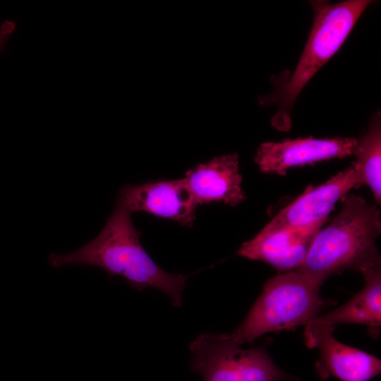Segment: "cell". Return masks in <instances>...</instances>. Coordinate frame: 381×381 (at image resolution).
Here are the masks:
<instances>
[{
  "instance_id": "cell-1",
  "label": "cell",
  "mask_w": 381,
  "mask_h": 381,
  "mask_svg": "<svg viewBox=\"0 0 381 381\" xmlns=\"http://www.w3.org/2000/svg\"><path fill=\"white\" fill-rule=\"evenodd\" d=\"M131 214L117 199L110 217L94 240L71 253L51 254L49 265L55 268L79 265L98 267L111 277L123 278L138 291L159 289L170 298L174 306L181 307L182 291L189 276L168 273L152 260L140 243V234Z\"/></svg>"
},
{
  "instance_id": "cell-2",
  "label": "cell",
  "mask_w": 381,
  "mask_h": 381,
  "mask_svg": "<svg viewBox=\"0 0 381 381\" xmlns=\"http://www.w3.org/2000/svg\"><path fill=\"white\" fill-rule=\"evenodd\" d=\"M338 214L315 235L298 268L325 282L346 270L362 272L380 262L376 239L381 231L380 210L362 197L350 194Z\"/></svg>"
},
{
  "instance_id": "cell-3",
  "label": "cell",
  "mask_w": 381,
  "mask_h": 381,
  "mask_svg": "<svg viewBox=\"0 0 381 381\" xmlns=\"http://www.w3.org/2000/svg\"><path fill=\"white\" fill-rule=\"evenodd\" d=\"M368 0H349L336 4L312 1L314 18L308 41L291 75H279L272 93L260 99L261 104H275L272 124L281 131L291 126L294 104L308 81L341 47L365 8Z\"/></svg>"
},
{
  "instance_id": "cell-4",
  "label": "cell",
  "mask_w": 381,
  "mask_h": 381,
  "mask_svg": "<svg viewBox=\"0 0 381 381\" xmlns=\"http://www.w3.org/2000/svg\"><path fill=\"white\" fill-rule=\"evenodd\" d=\"M323 282L297 269L270 279L243 321L229 336L241 345L268 332L306 325L327 305L320 294Z\"/></svg>"
},
{
  "instance_id": "cell-5",
  "label": "cell",
  "mask_w": 381,
  "mask_h": 381,
  "mask_svg": "<svg viewBox=\"0 0 381 381\" xmlns=\"http://www.w3.org/2000/svg\"><path fill=\"white\" fill-rule=\"evenodd\" d=\"M190 368L202 381H284L280 370L260 347L242 349L229 334L199 335L190 344Z\"/></svg>"
},
{
  "instance_id": "cell-6",
  "label": "cell",
  "mask_w": 381,
  "mask_h": 381,
  "mask_svg": "<svg viewBox=\"0 0 381 381\" xmlns=\"http://www.w3.org/2000/svg\"><path fill=\"white\" fill-rule=\"evenodd\" d=\"M361 186L360 176L353 164L321 185L308 186L262 229L271 231L302 229L325 223L337 202L343 200L350 190Z\"/></svg>"
},
{
  "instance_id": "cell-7",
  "label": "cell",
  "mask_w": 381,
  "mask_h": 381,
  "mask_svg": "<svg viewBox=\"0 0 381 381\" xmlns=\"http://www.w3.org/2000/svg\"><path fill=\"white\" fill-rule=\"evenodd\" d=\"M356 143L353 138L312 137L266 142L258 148L255 162L263 172L284 175L292 167L353 155Z\"/></svg>"
},
{
  "instance_id": "cell-8",
  "label": "cell",
  "mask_w": 381,
  "mask_h": 381,
  "mask_svg": "<svg viewBox=\"0 0 381 381\" xmlns=\"http://www.w3.org/2000/svg\"><path fill=\"white\" fill-rule=\"evenodd\" d=\"M334 330L333 327H305L306 345L320 351L316 368L321 379L332 375L341 381H368L380 373V359L339 341Z\"/></svg>"
},
{
  "instance_id": "cell-9",
  "label": "cell",
  "mask_w": 381,
  "mask_h": 381,
  "mask_svg": "<svg viewBox=\"0 0 381 381\" xmlns=\"http://www.w3.org/2000/svg\"><path fill=\"white\" fill-rule=\"evenodd\" d=\"M117 199L131 213L145 212L188 226L198 205L183 179L126 185Z\"/></svg>"
},
{
  "instance_id": "cell-10",
  "label": "cell",
  "mask_w": 381,
  "mask_h": 381,
  "mask_svg": "<svg viewBox=\"0 0 381 381\" xmlns=\"http://www.w3.org/2000/svg\"><path fill=\"white\" fill-rule=\"evenodd\" d=\"M324 224L302 229L271 231L262 229L253 239L242 244L238 255L266 262L279 271L296 269L304 262L315 235Z\"/></svg>"
},
{
  "instance_id": "cell-11",
  "label": "cell",
  "mask_w": 381,
  "mask_h": 381,
  "mask_svg": "<svg viewBox=\"0 0 381 381\" xmlns=\"http://www.w3.org/2000/svg\"><path fill=\"white\" fill-rule=\"evenodd\" d=\"M183 179L198 205L223 202L235 206L246 199L236 154L200 164L188 171Z\"/></svg>"
},
{
  "instance_id": "cell-12",
  "label": "cell",
  "mask_w": 381,
  "mask_h": 381,
  "mask_svg": "<svg viewBox=\"0 0 381 381\" xmlns=\"http://www.w3.org/2000/svg\"><path fill=\"white\" fill-rule=\"evenodd\" d=\"M363 288L349 301L337 309L317 316L305 325L306 327H333L338 324H361L368 333L377 338L381 326V265L375 264L361 272Z\"/></svg>"
},
{
  "instance_id": "cell-13",
  "label": "cell",
  "mask_w": 381,
  "mask_h": 381,
  "mask_svg": "<svg viewBox=\"0 0 381 381\" xmlns=\"http://www.w3.org/2000/svg\"><path fill=\"white\" fill-rule=\"evenodd\" d=\"M357 143L353 154L362 185L368 186L377 204L381 202V122L375 114L367 132Z\"/></svg>"
},
{
  "instance_id": "cell-14",
  "label": "cell",
  "mask_w": 381,
  "mask_h": 381,
  "mask_svg": "<svg viewBox=\"0 0 381 381\" xmlns=\"http://www.w3.org/2000/svg\"><path fill=\"white\" fill-rule=\"evenodd\" d=\"M12 33L6 28V25L1 23L0 24V52L5 47L8 38Z\"/></svg>"
}]
</instances>
